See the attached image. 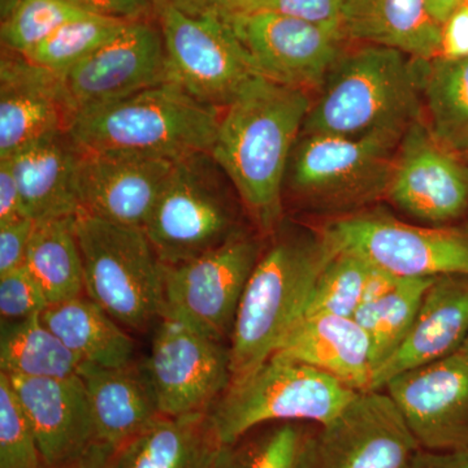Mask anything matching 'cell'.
<instances>
[{
    "mask_svg": "<svg viewBox=\"0 0 468 468\" xmlns=\"http://www.w3.org/2000/svg\"><path fill=\"white\" fill-rule=\"evenodd\" d=\"M163 417L209 412L232 383L229 345L162 316L144 365Z\"/></svg>",
    "mask_w": 468,
    "mask_h": 468,
    "instance_id": "obj_13",
    "label": "cell"
},
{
    "mask_svg": "<svg viewBox=\"0 0 468 468\" xmlns=\"http://www.w3.org/2000/svg\"><path fill=\"white\" fill-rule=\"evenodd\" d=\"M356 394L318 368L272 356L249 377L230 383L209 418L218 442L228 445L264 424L328 423Z\"/></svg>",
    "mask_w": 468,
    "mask_h": 468,
    "instance_id": "obj_6",
    "label": "cell"
},
{
    "mask_svg": "<svg viewBox=\"0 0 468 468\" xmlns=\"http://www.w3.org/2000/svg\"><path fill=\"white\" fill-rule=\"evenodd\" d=\"M36 221L24 217L0 226V275L26 266Z\"/></svg>",
    "mask_w": 468,
    "mask_h": 468,
    "instance_id": "obj_39",
    "label": "cell"
},
{
    "mask_svg": "<svg viewBox=\"0 0 468 468\" xmlns=\"http://www.w3.org/2000/svg\"><path fill=\"white\" fill-rule=\"evenodd\" d=\"M261 254L241 232L192 261L165 266L162 316L184 320L215 340H230L243 292Z\"/></svg>",
    "mask_w": 468,
    "mask_h": 468,
    "instance_id": "obj_12",
    "label": "cell"
},
{
    "mask_svg": "<svg viewBox=\"0 0 468 468\" xmlns=\"http://www.w3.org/2000/svg\"><path fill=\"white\" fill-rule=\"evenodd\" d=\"M439 57L451 60L468 58V3L455 9L442 24Z\"/></svg>",
    "mask_w": 468,
    "mask_h": 468,
    "instance_id": "obj_42",
    "label": "cell"
},
{
    "mask_svg": "<svg viewBox=\"0 0 468 468\" xmlns=\"http://www.w3.org/2000/svg\"><path fill=\"white\" fill-rule=\"evenodd\" d=\"M172 7L190 17L228 21L245 12L254 11L260 0H165Z\"/></svg>",
    "mask_w": 468,
    "mask_h": 468,
    "instance_id": "obj_41",
    "label": "cell"
},
{
    "mask_svg": "<svg viewBox=\"0 0 468 468\" xmlns=\"http://www.w3.org/2000/svg\"><path fill=\"white\" fill-rule=\"evenodd\" d=\"M221 109L169 81L79 111L68 133L84 151H128L180 160L211 154Z\"/></svg>",
    "mask_w": 468,
    "mask_h": 468,
    "instance_id": "obj_4",
    "label": "cell"
},
{
    "mask_svg": "<svg viewBox=\"0 0 468 468\" xmlns=\"http://www.w3.org/2000/svg\"><path fill=\"white\" fill-rule=\"evenodd\" d=\"M344 37L432 60L441 48V26L427 0H344Z\"/></svg>",
    "mask_w": 468,
    "mask_h": 468,
    "instance_id": "obj_25",
    "label": "cell"
},
{
    "mask_svg": "<svg viewBox=\"0 0 468 468\" xmlns=\"http://www.w3.org/2000/svg\"><path fill=\"white\" fill-rule=\"evenodd\" d=\"M468 335V276L436 277L424 295L411 331L399 350L374 371L372 390L390 378L457 353Z\"/></svg>",
    "mask_w": 468,
    "mask_h": 468,
    "instance_id": "obj_21",
    "label": "cell"
},
{
    "mask_svg": "<svg viewBox=\"0 0 468 468\" xmlns=\"http://www.w3.org/2000/svg\"><path fill=\"white\" fill-rule=\"evenodd\" d=\"M421 94L431 133L452 153H468V58L421 60Z\"/></svg>",
    "mask_w": 468,
    "mask_h": 468,
    "instance_id": "obj_30",
    "label": "cell"
},
{
    "mask_svg": "<svg viewBox=\"0 0 468 468\" xmlns=\"http://www.w3.org/2000/svg\"><path fill=\"white\" fill-rule=\"evenodd\" d=\"M8 378L48 468L66 466L97 441L90 403L80 375Z\"/></svg>",
    "mask_w": 468,
    "mask_h": 468,
    "instance_id": "obj_20",
    "label": "cell"
},
{
    "mask_svg": "<svg viewBox=\"0 0 468 468\" xmlns=\"http://www.w3.org/2000/svg\"><path fill=\"white\" fill-rule=\"evenodd\" d=\"M323 233L337 250L405 279L468 276V228L418 227L366 212L332 221Z\"/></svg>",
    "mask_w": 468,
    "mask_h": 468,
    "instance_id": "obj_9",
    "label": "cell"
},
{
    "mask_svg": "<svg viewBox=\"0 0 468 468\" xmlns=\"http://www.w3.org/2000/svg\"><path fill=\"white\" fill-rule=\"evenodd\" d=\"M255 9L300 18L322 27L340 41L345 39L344 0H260Z\"/></svg>",
    "mask_w": 468,
    "mask_h": 468,
    "instance_id": "obj_38",
    "label": "cell"
},
{
    "mask_svg": "<svg viewBox=\"0 0 468 468\" xmlns=\"http://www.w3.org/2000/svg\"><path fill=\"white\" fill-rule=\"evenodd\" d=\"M79 375L90 403L97 441L119 449L162 417L144 367L82 363Z\"/></svg>",
    "mask_w": 468,
    "mask_h": 468,
    "instance_id": "obj_24",
    "label": "cell"
},
{
    "mask_svg": "<svg viewBox=\"0 0 468 468\" xmlns=\"http://www.w3.org/2000/svg\"><path fill=\"white\" fill-rule=\"evenodd\" d=\"M73 113L61 76L3 50L0 63V159L27 144L68 131Z\"/></svg>",
    "mask_w": 468,
    "mask_h": 468,
    "instance_id": "obj_19",
    "label": "cell"
},
{
    "mask_svg": "<svg viewBox=\"0 0 468 468\" xmlns=\"http://www.w3.org/2000/svg\"><path fill=\"white\" fill-rule=\"evenodd\" d=\"M462 351V353L464 354V356H467L468 358V335H467V337H466V340H464V343L463 345H462V347L460 349Z\"/></svg>",
    "mask_w": 468,
    "mask_h": 468,
    "instance_id": "obj_49",
    "label": "cell"
},
{
    "mask_svg": "<svg viewBox=\"0 0 468 468\" xmlns=\"http://www.w3.org/2000/svg\"><path fill=\"white\" fill-rule=\"evenodd\" d=\"M211 154L176 160L144 230L165 266L184 263L243 232Z\"/></svg>",
    "mask_w": 468,
    "mask_h": 468,
    "instance_id": "obj_7",
    "label": "cell"
},
{
    "mask_svg": "<svg viewBox=\"0 0 468 468\" xmlns=\"http://www.w3.org/2000/svg\"><path fill=\"white\" fill-rule=\"evenodd\" d=\"M258 73L295 88H318L340 58V39L279 12L255 9L228 20Z\"/></svg>",
    "mask_w": 468,
    "mask_h": 468,
    "instance_id": "obj_17",
    "label": "cell"
},
{
    "mask_svg": "<svg viewBox=\"0 0 468 468\" xmlns=\"http://www.w3.org/2000/svg\"><path fill=\"white\" fill-rule=\"evenodd\" d=\"M467 3H468V0H467Z\"/></svg>",
    "mask_w": 468,
    "mask_h": 468,
    "instance_id": "obj_51",
    "label": "cell"
},
{
    "mask_svg": "<svg viewBox=\"0 0 468 468\" xmlns=\"http://www.w3.org/2000/svg\"><path fill=\"white\" fill-rule=\"evenodd\" d=\"M0 468H48L7 375L0 372Z\"/></svg>",
    "mask_w": 468,
    "mask_h": 468,
    "instance_id": "obj_36",
    "label": "cell"
},
{
    "mask_svg": "<svg viewBox=\"0 0 468 468\" xmlns=\"http://www.w3.org/2000/svg\"><path fill=\"white\" fill-rule=\"evenodd\" d=\"M311 106L309 90L258 75L221 115L211 156L263 232L282 218L289 160Z\"/></svg>",
    "mask_w": 468,
    "mask_h": 468,
    "instance_id": "obj_1",
    "label": "cell"
},
{
    "mask_svg": "<svg viewBox=\"0 0 468 468\" xmlns=\"http://www.w3.org/2000/svg\"><path fill=\"white\" fill-rule=\"evenodd\" d=\"M220 448L209 412L162 415L116 449V468H212Z\"/></svg>",
    "mask_w": 468,
    "mask_h": 468,
    "instance_id": "obj_26",
    "label": "cell"
},
{
    "mask_svg": "<svg viewBox=\"0 0 468 468\" xmlns=\"http://www.w3.org/2000/svg\"><path fill=\"white\" fill-rule=\"evenodd\" d=\"M464 3H467V0H427V7L437 23L442 26L446 18Z\"/></svg>",
    "mask_w": 468,
    "mask_h": 468,
    "instance_id": "obj_47",
    "label": "cell"
},
{
    "mask_svg": "<svg viewBox=\"0 0 468 468\" xmlns=\"http://www.w3.org/2000/svg\"><path fill=\"white\" fill-rule=\"evenodd\" d=\"M462 158H463L464 160H466L467 165H468V153L463 154V155H462Z\"/></svg>",
    "mask_w": 468,
    "mask_h": 468,
    "instance_id": "obj_50",
    "label": "cell"
},
{
    "mask_svg": "<svg viewBox=\"0 0 468 468\" xmlns=\"http://www.w3.org/2000/svg\"><path fill=\"white\" fill-rule=\"evenodd\" d=\"M403 135L302 134L289 160L286 181L295 193L323 205L369 201L387 193Z\"/></svg>",
    "mask_w": 468,
    "mask_h": 468,
    "instance_id": "obj_8",
    "label": "cell"
},
{
    "mask_svg": "<svg viewBox=\"0 0 468 468\" xmlns=\"http://www.w3.org/2000/svg\"><path fill=\"white\" fill-rule=\"evenodd\" d=\"M301 134L344 137L393 132L420 122L421 60L378 45L340 57Z\"/></svg>",
    "mask_w": 468,
    "mask_h": 468,
    "instance_id": "obj_2",
    "label": "cell"
},
{
    "mask_svg": "<svg viewBox=\"0 0 468 468\" xmlns=\"http://www.w3.org/2000/svg\"><path fill=\"white\" fill-rule=\"evenodd\" d=\"M84 15L88 14L66 0H20L2 21L3 48L26 57L61 27Z\"/></svg>",
    "mask_w": 468,
    "mask_h": 468,
    "instance_id": "obj_35",
    "label": "cell"
},
{
    "mask_svg": "<svg viewBox=\"0 0 468 468\" xmlns=\"http://www.w3.org/2000/svg\"><path fill=\"white\" fill-rule=\"evenodd\" d=\"M419 449L392 397L368 390L328 423L311 424L298 468H409Z\"/></svg>",
    "mask_w": 468,
    "mask_h": 468,
    "instance_id": "obj_11",
    "label": "cell"
},
{
    "mask_svg": "<svg viewBox=\"0 0 468 468\" xmlns=\"http://www.w3.org/2000/svg\"><path fill=\"white\" fill-rule=\"evenodd\" d=\"M311 424H264L228 445H221L212 468H298Z\"/></svg>",
    "mask_w": 468,
    "mask_h": 468,
    "instance_id": "obj_32",
    "label": "cell"
},
{
    "mask_svg": "<svg viewBox=\"0 0 468 468\" xmlns=\"http://www.w3.org/2000/svg\"><path fill=\"white\" fill-rule=\"evenodd\" d=\"M371 264V263H369ZM403 277L394 275L392 272L383 270L371 264L369 267L367 279H366L365 289H363V297L360 304L371 303L381 298L387 297L399 285Z\"/></svg>",
    "mask_w": 468,
    "mask_h": 468,
    "instance_id": "obj_45",
    "label": "cell"
},
{
    "mask_svg": "<svg viewBox=\"0 0 468 468\" xmlns=\"http://www.w3.org/2000/svg\"><path fill=\"white\" fill-rule=\"evenodd\" d=\"M409 468H468V451L419 449Z\"/></svg>",
    "mask_w": 468,
    "mask_h": 468,
    "instance_id": "obj_44",
    "label": "cell"
},
{
    "mask_svg": "<svg viewBox=\"0 0 468 468\" xmlns=\"http://www.w3.org/2000/svg\"><path fill=\"white\" fill-rule=\"evenodd\" d=\"M73 116L171 81L158 24L129 21L122 32L61 76Z\"/></svg>",
    "mask_w": 468,
    "mask_h": 468,
    "instance_id": "obj_14",
    "label": "cell"
},
{
    "mask_svg": "<svg viewBox=\"0 0 468 468\" xmlns=\"http://www.w3.org/2000/svg\"><path fill=\"white\" fill-rule=\"evenodd\" d=\"M81 156L82 150L68 131H60L27 144L7 158L27 218L38 223L80 214L77 175Z\"/></svg>",
    "mask_w": 468,
    "mask_h": 468,
    "instance_id": "obj_22",
    "label": "cell"
},
{
    "mask_svg": "<svg viewBox=\"0 0 468 468\" xmlns=\"http://www.w3.org/2000/svg\"><path fill=\"white\" fill-rule=\"evenodd\" d=\"M167 54L171 81L197 100L226 109L260 75L228 21L190 17L165 0H151Z\"/></svg>",
    "mask_w": 468,
    "mask_h": 468,
    "instance_id": "obj_10",
    "label": "cell"
},
{
    "mask_svg": "<svg viewBox=\"0 0 468 468\" xmlns=\"http://www.w3.org/2000/svg\"><path fill=\"white\" fill-rule=\"evenodd\" d=\"M387 196L410 217L452 223L468 212L467 162L440 144L423 122H414L394 156Z\"/></svg>",
    "mask_w": 468,
    "mask_h": 468,
    "instance_id": "obj_15",
    "label": "cell"
},
{
    "mask_svg": "<svg viewBox=\"0 0 468 468\" xmlns=\"http://www.w3.org/2000/svg\"><path fill=\"white\" fill-rule=\"evenodd\" d=\"M82 362L42 322L41 314L2 320L0 372L8 377L60 378L79 375Z\"/></svg>",
    "mask_w": 468,
    "mask_h": 468,
    "instance_id": "obj_29",
    "label": "cell"
},
{
    "mask_svg": "<svg viewBox=\"0 0 468 468\" xmlns=\"http://www.w3.org/2000/svg\"><path fill=\"white\" fill-rule=\"evenodd\" d=\"M27 217L11 163L0 159V226Z\"/></svg>",
    "mask_w": 468,
    "mask_h": 468,
    "instance_id": "obj_43",
    "label": "cell"
},
{
    "mask_svg": "<svg viewBox=\"0 0 468 468\" xmlns=\"http://www.w3.org/2000/svg\"><path fill=\"white\" fill-rule=\"evenodd\" d=\"M116 449L95 441L75 461L60 468H116Z\"/></svg>",
    "mask_w": 468,
    "mask_h": 468,
    "instance_id": "obj_46",
    "label": "cell"
},
{
    "mask_svg": "<svg viewBox=\"0 0 468 468\" xmlns=\"http://www.w3.org/2000/svg\"><path fill=\"white\" fill-rule=\"evenodd\" d=\"M18 3H20V0H0V16H2V21L5 20L15 11Z\"/></svg>",
    "mask_w": 468,
    "mask_h": 468,
    "instance_id": "obj_48",
    "label": "cell"
},
{
    "mask_svg": "<svg viewBox=\"0 0 468 468\" xmlns=\"http://www.w3.org/2000/svg\"><path fill=\"white\" fill-rule=\"evenodd\" d=\"M41 318L82 363L109 368L134 363L131 335L86 294L48 304Z\"/></svg>",
    "mask_w": 468,
    "mask_h": 468,
    "instance_id": "obj_27",
    "label": "cell"
},
{
    "mask_svg": "<svg viewBox=\"0 0 468 468\" xmlns=\"http://www.w3.org/2000/svg\"><path fill=\"white\" fill-rule=\"evenodd\" d=\"M86 14L125 21L155 18L151 0H66Z\"/></svg>",
    "mask_w": 468,
    "mask_h": 468,
    "instance_id": "obj_40",
    "label": "cell"
},
{
    "mask_svg": "<svg viewBox=\"0 0 468 468\" xmlns=\"http://www.w3.org/2000/svg\"><path fill=\"white\" fill-rule=\"evenodd\" d=\"M433 279H405L390 294L371 303L360 304L354 320L371 341L374 371L399 350L414 324L419 307Z\"/></svg>",
    "mask_w": 468,
    "mask_h": 468,
    "instance_id": "obj_31",
    "label": "cell"
},
{
    "mask_svg": "<svg viewBox=\"0 0 468 468\" xmlns=\"http://www.w3.org/2000/svg\"><path fill=\"white\" fill-rule=\"evenodd\" d=\"M371 264L358 255L335 249L314 286L304 315L354 318L362 302Z\"/></svg>",
    "mask_w": 468,
    "mask_h": 468,
    "instance_id": "obj_34",
    "label": "cell"
},
{
    "mask_svg": "<svg viewBox=\"0 0 468 468\" xmlns=\"http://www.w3.org/2000/svg\"><path fill=\"white\" fill-rule=\"evenodd\" d=\"M45 292L27 266L0 275V316L21 320L42 314L48 306Z\"/></svg>",
    "mask_w": 468,
    "mask_h": 468,
    "instance_id": "obj_37",
    "label": "cell"
},
{
    "mask_svg": "<svg viewBox=\"0 0 468 468\" xmlns=\"http://www.w3.org/2000/svg\"><path fill=\"white\" fill-rule=\"evenodd\" d=\"M383 390L420 449L468 451V358L461 350L390 378Z\"/></svg>",
    "mask_w": 468,
    "mask_h": 468,
    "instance_id": "obj_16",
    "label": "cell"
},
{
    "mask_svg": "<svg viewBox=\"0 0 468 468\" xmlns=\"http://www.w3.org/2000/svg\"><path fill=\"white\" fill-rule=\"evenodd\" d=\"M129 21L84 15L52 34L26 55L27 60L63 76L122 32Z\"/></svg>",
    "mask_w": 468,
    "mask_h": 468,
    "instance_id": "obj_33",
    "label": "cell"
},
{
    "mask_svg": "<svg viewBox=\"0 0 468 468\" xmlns=\"http://www.w3.org/2000/svg\"><path fill=\"white\" fill-rule=\"evenodd\" d=\"M335 252L324 233L284 236L252 271L229 340L233 381L260 368L306 313L314 286Z\"/></svg>",
    "mask_w": 468,
    "mask_h": 468,
    "instance_id": "obj_3",
    "label": "cell"
},
{
    "mask_svg": "<svg viewBox=\"0 0 468 468\" xmlns=\"http://www.w3.org/2000/svg\"><path fill=\"white\" fill-rule=\"evenodd\" d=\"M75 230L85 294L125 328L144 331L162 318L165 264L146 230L84 212L77 215Z\"/></svg>",
    "mask_w": 468,
    "mask_h": 468,
    "instance_id": "obj_5",
    "label": "cell"
},
{
    "mask_svg": "<svg viewBox=\"0 0 468 468\" xmlns=\"http://www.w3.org/2000/svg\"><path fill=\"white\" fill-rule=\"evenodd\" d=\"M174 167L175 160L149 154L82 150L80 212L144 229Z\"/></svg>",
    "mask_w": 468,
    "mask_h": 468,
    "instance_id": "obj_18",
    "label": "cell"
},
{
    "mask_svg": "<svg viewBox=\"0 0 468 468\" xmlns=\"http://www.w3.org/2000/svg\"><path fill=\"white\" fill-rule=\"evenodd\" d=\"M75 220L76 217L51 218L34 226L26 266L50 304L85 294L84 261Z\"/></svg>",
    "mask_w": 468,
    "mask_h": 468,
    "instance_id": "obj_28",
    "label": "cell"
},
{
    "mask_svg": "<svg viewBox=\"0 0 468 468\" xmlns=\"http://www.w3.org/2000/svg\"><path fill=\"white\" fill-rule=\"evenodd\" d=\"M273 356L318 368L356 392L372 390L371 341L353 318L303 315Z\"/></svg>",
    "mask_w": 468,
    "mask_h": 468,
    "instance_id": "obj_23",
    "label": "cell"
}]
</instances>
